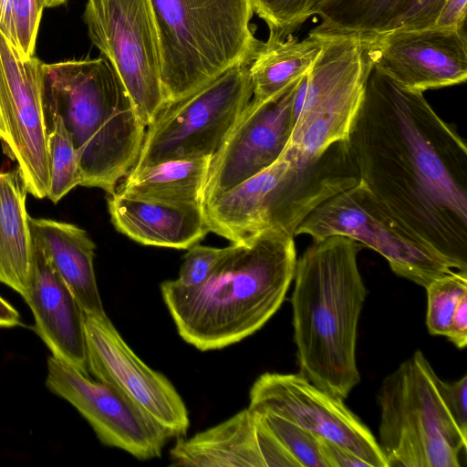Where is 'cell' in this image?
<instances>
[{"mask_svg":"<svg viewBox=\"0 0 467 467\" xmlns=\"http://www.w3.org/2000/svg\"><path fill=\"white\" fill-rule=\"evenodd\" d=\"M364 246L341 235L314 241L296 261L291 298L299 373L346 399L360 380L356 359L367 288L358 266Z\"/></svg>","mask_w":467,"mask_h":467,"instance_id":"3957f363","label":"cell"},{"mask_svg":"<svg viewBox=\"0 0 467 467\" xmlns=\"http://www.w3.org/2000/svg\"><path fill=\"white\" fill-rule=\"evenodd\" d=\"M88 371L129 398L171 437H183L189 413L170 380L130 348L107 314L83 313Z\"/></svg>","mask_w":467,"mask_h":467,"instance_id":"5bb4252c","label":"cell"},{"mask_svg":"<svg viewBox=\"0 0 467 467\" xmlns=\"http://www.w3.org/2000/svg\"><path fill=\"white\" fill-rule=\"evenodd\" d=\"M301 78L265 102L251 99L211 158L203 203L262 171L280 157L294 128V97Z\"/></svg>","mask_w":467,"mask_h":467,"instance_id":"2e32d148","label":"cell"},{"mask_svg":"<svg viewBox=\"0 0 467 467\" xmlns=\"http://www.w3.org/2000/svg\"><path fill=\"white\" fill-rule=\"evenodd\" d=\"M347 141L359 181L453 269L467 272V146L423 92L373 66Z\"/></svg>","mask_w":467,"mask_h":467,"instance_id":"6da1fadb","label":"cell"},{"mask_svg":"<svg viewBox=\"0 0 467 467\" xmlns=\"http://www.w3.org/2000/svg\"><path fill=\"white\" fill-rule=\"evenodd\" d=\"M252 98L249 65H238L192 93L165 103L147 126L130 173L172 160L212 158Z\"/></svg>","mask_w":467,"mask_h":467,"instance_id":"9c48e42d","label":"cell"},{"mask_svg":"<svg viewBox=\"0 0 467 467\" xmlns=\"http://www.w3.org/2000/svg\"><path fill=\"white\" fill-rule=\"evenodd\" d=\"M441 379L417 349L381 382L378 443L387 467H460L465 436L442 398Z\"/></svg>","mask_w":467,"mask_h":467,"instance_id":"52a82bcc","label":"cell"},{"mask_svg":"<svg viewBox=\"0 0 467 467\" xmlns=\"http://www.w3.org/2000/svg\"><path fill=\"white\" fill-rule=\"evenodd\" d=\"M374 67L399 85L424 92L467 79L465 29L431 26L374 35Z\"/></svg>","mask_w":467,"mask_h":467,"instance_id":"e0dca14e","label":"cell"},{"mask_svg":"<svg viewBox=\"0 0 467 467\" xmlns=\"http://www.w3.org/2000/svg\"><path fill=\"white\" fill-rule=\"evenodd\" d=\"M46 387L82 415L105 445L139 460L160 457L170 434L111 385L92 380L68 363L47 358Z\"/></svg>","mask_w":467,"mask_h":467,"instance_id":"9a60e30c","label":"cell"},{"mask_svg":"<svg viewBox=\"0 0 467 467\" xmlns=\"http://www.w3.org/2000/svg\"><path fill=\"white\" fill-rule=\"evenodd\" d=\"M294 235L269 230L228 253L199 285H161L181 337L201 351L220 349L253 335L277 312L294 279Z\"/></svg>","mask_w":467,"mask_h":467,"instance_id":"7a4b0ae2","label":"cell"},{"mask_svg":"<svg viewBox=\"0 0 467 467\" xmlns=\"http://www.w3.org/2000/svg\"><path fill=\"white\" fill-rule=\"evenodd\" d=\"M29 223L32 235L44 247L82 312L106 314L94 271L96 245L87 232L51 219L29 217Z\"/></svg>","mask_w":467,"mask_h":467,"instance_id":"44dd1931","label":"cell"},{"mask_svg":"<svg viewBox=\"0 0 467 467\" xmlns=\"http://www.w3.org/2000/svg\"><path fill=\"white\" fill-rule=\"evenodd\" d=\"M347 140L317 157L285 147L270 166L203 203L210 232L232 243L269 230L295 236L299 224L322 202L358 184Z\"/></svg>","mask_w":467,"mask_h":467,"instance_id":"5b68a950","label":"cell"},{"mask_svg":"<svg viewBox=\"0 0 467 467\" xmlns=\"http://www.w3.org/2000/svg\"><path fill=\"white\" fill-rule=\"evenodd\" d=\"M408 0H324L312 31L326 34L380 35L392 29Z\"/></svg>","mask_w":467,"mask_h":467,"instance_id":"d4e9b609","label":"cell"},{"mask_svg":"<svg viewBox=\"0 0 467 467\" xmlns=\"http://www.w3.org/2000/svg\"><path fill=\"white\" fill-rule=\"evenodd\" d=\"M28 193L19 170H0V283L26 298L33 240L26 208Z\"/></svg>","mask_w":467,"mask_h":467,"instance_id":"7402d4cb","label":"cell"},{"mask_svg":"<svg viewBox=\"0 0 467 467\" xmlns=\"http://www.w3.org/2000/svg\"><path fill=\"white\" fill-rule=\"evenodd\" d=\"M0 130H1V123H0Z\"/></svg>","mask_w":467,"mask_h":467,"instance_id":"74e56055","label":"cell"},{"mask_svg":"<svg viewBox=\"0 0 467 467\" xmlns=\"http://www.w3.org/2000/svg\"><path fill=\"white\" fill-rule=\"evenodd\" d=\"M249 399L248 408L254 412L285 418L348 449L370 467H387L377 439L344 400L300 373H264L253 384Z\"/></svg>","mask_w":467,"mask_h":467,"instance_id":"4fadbf2b","label":"cell"},{"mask_svg":"<svg viewBox=\"0 0 467 467\" xmlns=\"http://www.w3.org/2000/svg\"><path fill=\"white\" fill-rule=\"evenodd\" d=\"M211 158L172 160L129 173L120 193L172 203L203 204Z\"/></svg>","mask_w":467,"mask_h":467,"instance_id":"cb8c5ba5","label":"cell"},{"mask_svg":"<svg viewBox=\"0 0 467 467\" xmlns=\"http://www.w3.org/2000/svg\"><path fill=\"white\" fill-rule=\"evenodd\" d=\"M108 209L116 229L144 245L188 249L209 232L203 204L172 203L115 191Z\"/></svg>","mask_w":467,"mask_h":467,"instance_id":"ffe728a7","label":"cell"},{"mask_svg":"<svg viewBox=\"0 0 467 467\" xmlns=\"http://www.w3.org/2000/svg\"><path fill=\"white\" fill-rule=\"evenodd\" d=\"M22 325L19 313L0 296V327H14Z\"/></svg>","mask_w":467,"mask_h":467,"instance_id":"8d00e7d4","label":"cell"},{"mask_svg":"<svg viewBox=\"0 0 467 467\" xmlns=\"http://www.w3.org/2000/svg\"><path fill=\"white\" fill-rule=\"evenodd\" d=\"M83 18L90 40L116 70L147 128L166 103L149 0H88Z\"/></svg>","mask_w":467,"mask_h":467,"instance_id":"8fae6325","label":"cell"},{"mask_svg":"<svg viewBox=\"0 0 467 467\" xmlns=\"http://www.w3.org/2000/svg\"><path fill=\"white\" fill-rule=\"evenodd\" d=\"M299 234L314 241L333 235L351 238L381 254L397 275L423 287L453 271L360 181L318 205L296 228L295 236Z\"/></svg>","mask_w":467,"mask_h":467,"instance_id":"30bf717a","label":"cell"},{"mask_svg":"<svg viewBox=\"0 0 467 467\" xmlns=\"http://www.w3.org/2000/svg\"><path fill=\"white\" fill-rule=\"evenodd\" d=\"M325 35L310 31L303 39L269 35L249 65L252 100L263 103L280 94L310 68L319 54Z\"/></svg>","mask_w":467,"mask_h":467,"instance_id":"603a6c76","label":"cell"},{"mask_svg":"<svg viewBox=\"0 0 467 467\" xmlns=\"http://www.w3.org/2000/svg\"><path fill=\"white\" fill-rule=\"evenodd\" d=\"M50 182L47 196L57 203L81 185L79 161L72 140L57 117L45 119Z\"/></svg>","mask_w":467,"mask_h":467,"instance_id":"484cf974","label":"cell"},{"mask_svg":"<svg viewBox=\"0 0 467 467\" xmlns=\"http://www.w3.org/2000/svg\"><path fill=\"white\" fill-rule=\"evenodd\" d=\"M323 34L322 48L294 97V128L286 147L304 157H317L348 140L374 66V35Z\"/></svg>","mask_w":467,"mask_h":467,"instance_id":"ba28073f","label":"cell"},{"mask_svg":"<svg viewBox=\"0 0 467 467\" xmlns=\"http://www.w3.org/2000/svg\"><path fill=\"white\" fill-rule=\"evenodd\" d=\"M320 443L327 467H370L356 454L333 441L320 438Z\"/></svg>","mask_w":467,"mask_h":467,"instance_id":"836d02e7","label":"cell"},{"mask_svg":"<svg viewBox=\"0 0 467 467\" xmlns=\"http://www.w3.org/2000/svg\"><path fill=\"white\" fill-rule=\"evenodd\" d=\"M425 289L428 331L445 337L460 299L467 295V272L451 271L431 281Z\"/></svg>","mask_w":467,"mask_h":467,"instance_id":"83f0119b","label":"cell"},{"mask_svg":"<svg viewBox=\"0 0 467 467\" xmlns=\"http://www.w3.org/2000/svg\"><path fill=\"white\" fill-rule=\"evenodd\" d=\"M446 1L447 0H408L390 31L422 29L434 26L437 17Z\"/></svg>","mask_w":467,"mask_h":467,"instance_id":"1f68e13d","label":"cell"},{"mask_svg":"<svg viewBox=\"0 0 467 467\" xmlns=\"http://www.w3.org/2000/svg\"><path fill=\"white\" fill-rule=\"evenodd\" d=\"M265 422L300 467H327L320 438L299 425L275 414L260 413Z\"/></svg>","mask_w":467,"mask_h":467,"instance_id":"f546056e","label":"cell"},{"mask_svg":"<svg viewBox=\"0 0 467 467\" xmlns=\"http://www.w3.org/2000/svg\"><path fill=\"white\" fill-rule=\"evenodd\" d=\"M170 451L171 465L183 467H300L262 414L246 408L186 439Z\"/></svg>","mask_w":467,"mask_h":467,"instance_id":"ac0fdd59","label":"cell"},{"mask_svg":"<svg viewBox=\"0 0 467 467\" xmlns=\"http://www.w3.org/2000/svg\"><path fill=\"white\" fill-rule=\"evenodd\" d=\"M440 389L455 423L467 436V375L453 382L441 380Z\"/></svg>","mask_w":467,"mask_h":467,"instance_id":"d6a6232c","label":"cell"},{"mask_svg":"<svg viewBox=\"0 0 467 467\" xmlns=\"http://www.w3.org/2000/svg\"><path fill=\"white\" fill-rule=\"evenodd\" d=\"M230 246L216 248L192 244L183 256L179 276L174 281L182 286H195L203 283L216 265L228 253Z\"/></svg>","mask_w":467,"mask_h":467,"instance_id":"4dcf8cb0","label":"cell"},{"mask_svg":"<svg viewBox=\"0 0 467 467\" xmlns=\"http://www.w3.org/2000/svg\"><path fill=\"white\" fill-rule=\"evenodd\" d=\"M45 0H0V32L25 57L34 56Z\"/></svg>","mask_w":467,"mask_h":467,"instance_id":"4316f807","label":"cell"},{"mask_svg":"<svg viewBox=\"0 0 467 467\" xmlns=\"http://www.w3.org/2000/svg\"><path fill=\"white\" fill-rule=\"evenodd\" d=\"M324 0H251L253 10L268 26L269 35L285 39L316 12Z\"/></svg>","mask_w":467,"mask_h":467,"instance_id":"f1b7e54d","label":"cell"},{"mask_svg":"<svg viewBox=\"0 0 467 467\" xmlns=\"http://www.w3.org/2000/svg\"><path fill=\"white\" fill-rule=\"evenodd\" d=\"M33 266L26 303L35 329L52 352L88 376L83 312L40 242L32 235Z\"/></svg>","mask_w":467,"mask_h":467,"instance_id":"d6986e66","label":"cell"},{"mask_svg":"<svg viewBox=\"0 0 467 467\" xmlns=\"http://www.w3.org/2000/svg\"><path fill=\"white\" fill-rule=\"evenodd\" d=\"M40 62L20 55L0 32V141L37 199L47 196L50 182Z\"/></svg>","mask_w":467,"mask_h":467,"instance_id":"7c38bea8","label":"cell"},{"mask_svg":"<svg viewBox=\"0 0 467 467\" xmlns=\"http://www.w3.org/2000/svg\"><path fill=\"white\" fill-rule=\"evenodd\" d=\"M467 0H447L434 26L446 29H465Z\"/></svg>","mask_w":467,"mask_h":467,"instance_id":"e575fe53","label":"cell"},{"mask_svg":"<svg viewBox=\"0 0 467 467\" xmlns=\"http://www.w3.org/2000/svg\"><path fill=\"white\" fill-rule=\"evenodd\" d=\"M457 348H463L467 344V295L463 296L452 315L445 336Z\"/></svg>","mask_w":467,"mask_h":467,"instance_id":"d590c367","label":"cell"},{"mask_svg":"<svg viewBox=\"0 0 467 467\" xmlns=\"http://www.w3.org/2000/svg\"><path fill=\"white\" fill-rule=\"evenodd\" d=\"M44 118L63 122L77 150L80 186L115 192L134 167L146 127L107 58L39 65Z\"/></svg>","mask_w":467,"mask_h":467,"instance_id":"277c9868","label":"cell"},{"mask_svg":"<svg viewBox=\"0 0 467 467\" xmlns=\"http://www.w3.org/2000/svg\"><path fill=\"white\" fill-rule=\"evenodd\" d=\"M161 55L166 103L229 68L250 65L263 42L250 21L251 0H149Z\"/></svg>","mask_w":467,"mask_h":467,"instance_id":"8992f818","label":"cell"}]
</instances>
